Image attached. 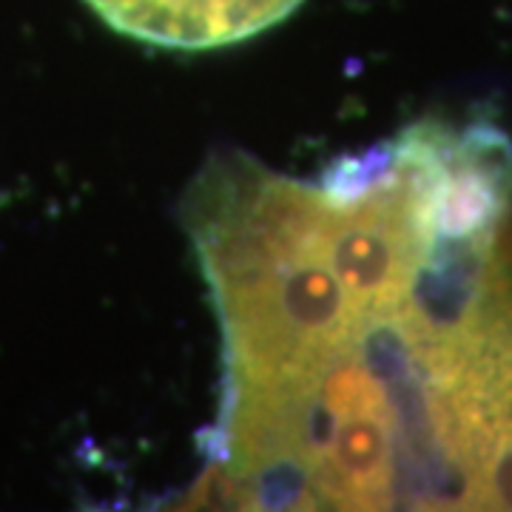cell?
Instances as JSON below:
<instances>
[{
    "label": "cell",
    "mask_w": 512,
    "mask_h": 512,
    "mask_svg": "<svg viewBox=\"0 0 512 512\" xmlns=\"http://www.w3.org/2000/svg\"><path fill=\"white\" fill-rule=\"evenodd\" d=\"M185 225L217 305L231 387L296 373L373 325L330 268L325 185L220 157L191 185Z\"/></svg>",
    "instance_id": "cell-1"
},
{
    "label": "cell",
    "mask_w": 512,
    "mask_h": 512,
    "mask_svg": "<svg viewBox=\"0 0 512 512\" xmlns=\"http://www.w3.org/2000/svg\"><path fill=\"white\" fill-rule=\"evenodd\" d=\"M424 424L456 476V501L487 467L512 458V217L464 285L447 319L424 313L410 330Z\"/></svg>",
    "instance_id": "cell-2"
},
{
    "label": "cell",
    "mask_w": 512,
    "mask_h": 512,
    "mask_svg": "<svg viewBox=\"0 0 512 512\" xmlns=\"http://www.w3.org/2000/svg\"><path fill=\"white\" fill-rule=\"evenodd\" d=\"M114 32L160 49L205 52L274 29L302 0H86Z\"/></svg>",
    "instance_id": "cell-3"
}]
</instances>
